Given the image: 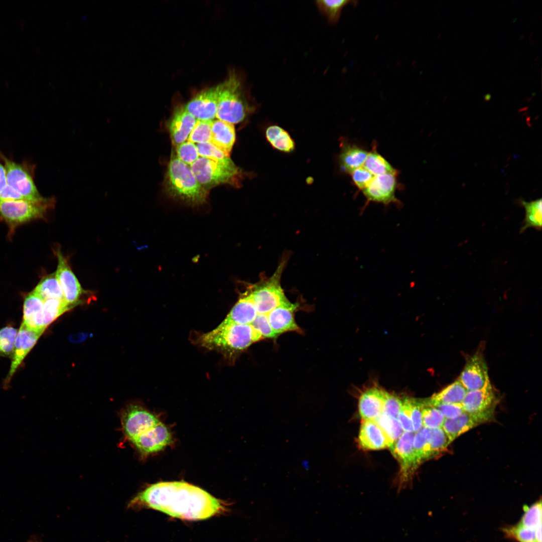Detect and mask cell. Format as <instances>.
Instances as JSON below:
<instances>
[{"mask_svg": "<svg viewBox=\"0 0 542 542\" xmlns=\"http://www.w3.org/2000/svg\"><path fill=\"white\" fill-rule=\"evenodd\" d=\"M87 336L85 333H80L71 335L69 337V340L72 342H80L84 340Z\"/></svg>", "mask_w": 542, "mask_h": 542, "instance_id": "816d5d0a", "label": "cell"}, {"mask_svg": "<svg viewBox=\"0 0 542 542\" xmlns=\"http://www.w3.org/2000/svg\"><path fill=\"white\" fill-rule=\"evenodd\" d=\"M498 397L490 380L481 388L468 391L462 405L469 414L494 413Z\"/></svg>", "mask_w": 542, "mask_h": 542, "instance_id": "e0dca14e", "label": "cell"}, {"mask_svg": "<svg viewBox=\"0 0 542 542\" xmlns=\"http://www.w3.org/2000/svg\"><path fill=\"white\" fill-rule=\"evenodd\" d=\"M8 184L5 167L0 163V192Z\"/></svg>", "mask_w": 542, "mask_h": 542, "instance_id": "f907efd6", "label": "cell"}, {"mask_svg": "<svg viewBox=\"0 0 542 542\" xmlns=\"http://www.w3.org/2000/svg\"><path fill=\"white\" fill-rule=\"evenodd\" d=\"M286 261V258L282 260L270 278L249 286L248 289L257 314H267L275 308L291 303L281 285V275Z\"/></svg>", "mask_w": 542, "mask_h": 542, "instance_id": "8992f818", "label": "cell"}, {"mask_svg": "<svg viewBox=\"0 0 542 542\" xmlns=\"http://www.w3.org/2000/svg\"><path fill=\"white\" fill-rule=\"evenodd\" d=\"M199 157L215 160H224L229 157L211 142L196 144Z\"/></svg>", "mask_w": 542, "mask_h": 542, "instance_id": "7bdbcfd3", "label": "cell"}, {"mask_svg": "<svg viewBox=\"0 0 542 542\" xmlns=\"http://www.w3.org/2000/svg\"><path fill=\"white\" fill-rule=\"evenodd\" d=\"M176 148L177 157L189 166L193 164L199 158L196 145L191 142L186 141Z\"/></svg>", "mask_w": 542, "mask_h": 542, "instance_id": "60d3db41", "label": "cell"}, {"mask_svg": "<svg viewBox=\"0 0 542 542\" xmlns=\"http://www.w3.org/2000/svg\"><path fill=\"white\" fill-rule=\"evenodd\" d=\"M415 432H404L389 448L400 465V482L401 488L420 465L413 448Z\"/></svg>", "mask_w": 542, "mask_h": 542, "instance_id": "9c48e42d", "label": "cell"}, {"mask_svg": "<svg viewBox=\"0 0 542 542\" xmlns=\"http://www.w3.org/2000/svg\"><path fill=\"white\" fill-rule=\"evenodd\" d=\"M257 312L248 289L242 294L224 320L219 324H250Z\"/></svg>", "mask_w": 542, "mask_h": 542, "instance_id": "603a6c76", "label": "cell"}, {"mask_svg": "<svg viewBox=\"0 0 542 542\" xmlns=\"http://www.w3.org/2000/svg\"><path fill=\"white\" fill-rule=\"evenodd\" d=\"M255 109L244 89L240 78L235 73L221 83L216 117L232 124L242 121Z\"/></svg>", "mask_w": 542, "mask_h": 542, "instance_id": "277c9868", "label": "cell"}, {"mask_svg": "<svg viewBox=\"0 0 542 542\" xmlns=\"http://www.w3.org/2000/svg\"><path fill=\"white\" fill-rule=\"evenodd\" d=\"M26 199L18 191L7 184L0 192V200Z\"/></svg>", "mask_w": 542, "mask_h": 542, "instance_id": "681fc988", "label": "cell"}, {"mask_svg": "<svg viewBox=\"0 0 542 542\" xmlns=\"http://www.w3.org/2000/svg\"><path fill=\"white\" fill-rule=\"evenodd\" d=\"M165 188L170 196L189 205L203 204L208 195V191L198 181L190 166L174 154L168 164Z\"/></svg>", "mask_w": 542, "mask_h": 542, "instance_id": "7a4b0ae2", "label": "cell"}, {"mask_svg": "<svg viewBox=\"0 0 542 542\" xmlns=\"http://www.w3.org/2000/svg\"><path fill=\"white\" fill-rule=\"evenodd\" d=\"M18 331L12 326L0 329V356L13 354Z\"/></svg>", "mask_w": 542, "mask_h": 542, "instance_id": "f35d334b", "label": "cell"}, {"mask_svg": "<svg viewBox=\"0 0 542 542\" xmlns=\"http://www.w3.org/2000/svg\"><path fill=\"white\" fill-rule=\"evenodd\" d=\"M458 379L467 391L479 389L485 385L489 379L482 353L477 352L470 357Z\"/></svg>", "mask_w": 542, "mask_h": 542, "instance_id": "ac0fdd59", "label": "cell"}, {"mask_svg": "<svg viewBox=\"0 0 542 542\" xmlns=\"http://www.w3.org/2000/svg\"><path fill=\"white\" fill-rule=\"evenodd\" d=\"M411 419L415 432L419 431L423 426L422 409L423 401H417L410 398Z\"/></svg>", "mask_w": 542, "mask_h": 542, "instance_id": "7dc6e473", "label": "cell"}, {"mask_svg": "<svg viewBox=\"0 0 542 542\" xmlns=\"http://www.w3.org/2000/svg\"><path fill=\"white\" fill-rule=\"evenodd\" d=\"M433 406L436 408L441 412L445 419H450L456 418L464 412L462 403H440Z\"/></svg>", "mask_w": 542, "mask_h": 542, "instance_id": "c3c4849f", "label": "cell"}, {"mask_svg": "<svg viewBox=\"0 0 542 542\" xmlns=\"http://www.w3.org/2000/svg\"><path fill=\"white\" fill-rule=\"evenodd\" d=\"M160 422L155 415L137 404L129 405L121 414L124 437L130 442Z\"/></svg>", "mask_w": 542, "mask_h": 542, "instance_id": "ba28073f", "label": "cell"}, {"mask_svg": "<svg viewBox=\"0 0 542 542\" xmlns=\"http://www.w3.org/2000/svg\"><path fill=\"white\" fill-rule=\"evenodd\" d=\"M73 308L64 299H49L44 300L43 306L44 326L46 328L60 315Z\"/></svg>", "mask_w": 542, "mask_h": 542, "instance_id": "836d02e7", "label": "cell"}, {"mask_svg": "<svg viewBox=\"0 0 542 542\" xmlns=\"http://www.w3.org/2000/svg\"><path fill=\"white\" fill-rule=\"evenodd\" d=\"M403 401L397 396L386 392L384 405V413L397 419Z\"/></svg>", "mask_w": 542, "mask_h": 542, "instance_id": "bcb514c9", "label": "cell"}, {"mask_svg": "<svg viewBox=\"0 0 542 542\" xmlns=\"http://www.w3.org/2000/svg\"><path fill=\"white\" fill-rule=\"evenodd\" d=\"M228 505L200 487L172 481L149 485L129 501L128 507L150 508L182 520H199L225 513Z\"/></svg>", "mask_w": 542, "mask_h": 542, "instance_id": "6da1fadb", "label": "cell"}, {"mask_svg": "<svg viewBox=\"0 0 542 542\" xmlns=\"http://www.w3.org/2000/svg\"><path fill=\"white\" fill-rule=\"evenodd\" d=\"M297 307V305L291 302L275 308L267 314L270 325L277 335L300 330L294 315Z\"/></svg>", "mask_w": 542, "mask_h": 542, "instance_id": "d4e9b609", "label": "cell"}, {"mask_svg": "<svg viewBox=\"0 0 542 542\" xmlns=\"http://www.w3.org/2000/svg\"><path fill=\"white\" fill-rule=\"evenodd\" d=\"M44 300L32 291L26 297L23 305L22 323L35 331L44 332L43 306Z\"/></svg>", "mask_w": 542, "mask_h": 542, "instance_id": "cb8c5ba5", "label": "cell"}, {"mask_svg": "<svg viewBox=\"0 0 542 542\" xmlns=\"http://www.w3.org/2000/svg\"><path fill=\"white\" fill-rule=\"evenodd\" d=\"M397 420L404 432H414L411 419L410 398L403 401Z\"/></svg>", "mask_w": 542, "mask_h": 542, "instance_id": "ee69618b", "label": "cell"}, {"mask_svg": "<svg viewBox=\"0 0 542 542\" xmlns=\"http://www.w3.org/2000/svg\"><path fill=\"white\" fill-rule=\"evenodd\" d=\"M358 443L365 450H381L392 445L383 430L374 420H362Z\"/></svg>", "mask_w": 542, "mask_h": 542, "instance_id": "ffe728a7", "label": "cell"}, {"mask_svg": "<svg viewBox=\"0 0 542 542\" xmlns=\"http://www.w3.org/2000/svg\"><path fill=\"white\" fill-rule=\"evenodd\" d=\"M221 83L196 94L184 106L197 120H213L216 117Z\"/></svg>", "mask_w": 542, "mask_h": 542, "instance_id": "8fae6325", "label": "cell"}, {"mask_svg": "<svg viewBox=\"0 0 542 542\" xmlns=\"http://www.w3.org/2000/svg\"><path fill=\"white\" fill-rule=\"evenodd\" d=\"M351 174L354 184L362 190L368 186L375 177L363 166L356 169Z\"/></svg>", "mask_w": 542, "mask_h": 542, "instance_id": "f6af8a7d", "label": "cell"}, {"mask_svg": "<svg viewBox=\"0 0 542 542\" xmlns=\"http://www.w3.org/2000/svg\"><path fill=\"white\" fill-rule=\"evenodd\" d=\"M485 97L486 99H487L488 98L489 99L490 98V94H488L486 95Z\"/></svg>", "mask_w": 542, "mask_h": 542, "instance_id": "db71d44e", "label": "cell"}, {"mask_svg": "<svg viewBox=\"0 0 542 542\" xmlns=\"http://www.w3.org/2000/svg\"><path fill=\"white\" fill-rule=\"evenodd\" d=\"M467 391V390L457 379L441 391L433 395L428 400L429 403L432 405L440 403H462Z\"/></svg>", "mask_w": 542, "mask_h": 542, "instance_id": "83f0119b", "label": "cell"}, {"mask_svg": "<svg viewBox=\"0 0 542 542\" xmlns=\"http://www.w3.org/2000/svg\"><path fill=\"white\" fill-rule=\"evenodd\" d=\"M397 174L387 173L376 176L362 192L368 202L388 205L398 203L395 196Z\"/></svg>", "mask_w": 542, "mask_h": 542, "instance_id": "2e32d148", "label": "cell"}, {"mask_svg": "<svg viewBox=\"0 0 542 542\" xmlns=\"http://www.w3.org/2000/svg\"><path fill=\"white\" fill-rule=\"evenodd\" d=\"M494 413H491L469 414L464 412L456 418L445 419L442 428L451 443L469 430L490 421Z\"/></svg>", "mask_w": 542, "mask_h": 542, "instance_id": "d6986e66", "label": "cell"}, {"mask_svg": "<svg viewBox=\"0 0 542 542\" xmlns=\"http://www.w3.org/2000/svg\"><path fill=\"white\" fill-rule=\"evenodd\" d=\"M43 332L32 330L22 323L15 341L10 370L4 380L5 387H8L18 368Z\"/></svg>", "mask_w": 542, "mask_h": 542, "instance_id": "5bb4252c", "label": "cell"}, {"mask_svg": "<svg viewBox=\"0 0 542 542\" xmlns=\"http://www.w3.org/2000/svg\"><path fill=\"white\" fill-rule=\"evenodd\" d=\"M172 442L171 433L167 427L161 422L131 443L145 457L164 449Z\"/></svg>", "mask_w": 542, "mask_h": 542, "instance_id": "9a60e30c", "label": "cell"}, {"mask_svg": "<svg viewBox=\"0 0 542 542\" xmlns=\"http://www.w3.org/2000/svg\"><path fill=\"white\" fill-rule=\"evenodd\" d=\"M213 120H197L187 141L194 144L210 142Z\"/></svg>", "mask_w": 542, "mask_h": 542, "instance_id": "74e56055", "label": "cell"}, {"mask_svg": "<svg viewBox=\"0 0 542 542\" xmlns=\"http://www.w3.org/2000/svg\"><path fill=\"white\" fill-rule=\"evenodd\" d=\"M56 255L58 258L56 277L62 288L65 301L73 308L80 303V298L85 291L81 287L61 250L58 249Z\"/></svg>", "mask_w": 542, "mask_h": 542, "instance_id": "4fadbf2b", "label": "cell"}, {"mask_svg": "<svg viewBox=\"0 0 542 542\" xmlns=\"http://www.w3.org/2000/svg\"><path fill=\"white\" fill-rule=\"evenodd\" d=\"M363 167L374 176L387 173L396 174L397 170L376 151L368 153Z\"/></svg>", "mask_w": 542, "mask_h": 542, "instance_id": "1f68e13d", "label": "cell"}, {"mask_svg": "<svg viewBox=\"0 0 542 542\" xmlns=\"http://www.w3.org/2000/svg\"><path fill=\"white\" fill-rule=\"evenodd\" d=\"M386 393V391L375 387L362 393L358 402L362 420H375L383 413Z\"/></svg>", "mask_w": 542, "mask_h": 542, "instance_id": "44dd1931", "label": "cell"}, {"mask_svg": "<svg viewBox=\"0 0 542 542\" xmlns=\"http://www.w3.org/2000/svg\"><path fill=\"white\" fill-rule=\"evenodd\" d=\"M261 335L250 324L218 325L213 330L199 337V344L207 349L232 355L262 340Z\"/></svg>", "mask_w": 542, "mask_h": 542, "instance_id": "3957f363", "label": "cell"}, {"mask_svg": "<svg viewBox=\"0 0 542 542\" xmlns=\"http://www.w3.org/2000/svg\"><path fill=\"white\" fill-rule=\"evenodd\" d=\"M301 464H302V466H303V467H304V468H305V469L306 470H309V468H310V466H309V461H307V460H303V461H302L301 462Z\"/></svg>", "mask_w": 542, "mask_h": 542, "instance_id": "f5cc1de1", "label": "cell"}, {"mask_svg": "<svg viewBox=\"0 0 542 542\" xmlns=\"http://www.w3.org/2000/svg\"><path fill=\"white\" fill-rule=\"evenodd\" d=\"M357 3V1L348 0H320L316 1V5L321 12L327 17L329 22L335 24L338 21L344 7L350 4L356 6Z\"/></svg>", "mask_w": 542, "mask_h": 542, "instance_id": "e575fe53", "label": "cell"}, {"mask_svg": "<svg viewBox=\"0 0 542 542\" xmlns=\"http://www.w3.org/2000/svg\"><path fill=\"white\" fill-rule=\"evenodd\" d=\"M430 447L432 457L442 453L451 443L442 427L431 429Z\"/></svg>", "mask_w": 542, "mask_h": 542, "instance_id": "ab89813d", "label": "cell"}, {"mask_svg": "<svg viewBox=\"0 0 542 542\" xmlns=\"http://www.w3.org/2000/svg\"><path fill=\"white\" fill-rule=\"evenodd\" d=\"M190 168L200 184L207 190L228 184L237 185L241 170L230 157L224 160L199 158Z\"/></svg>", "mask_w": 542, "mask_h": 542, "instance_id": "5b68a950", "label": "cell"}, {"mask_svg": "<svg viewBox=\"0 0 542 542\" xmlns=\"http://www.w3.org/2000/svg\"><path fill=\"white\" fill-rule=\"evenodd\" d=\"M250 325L261 335L263 339L275 338L278 336L270 326L267 314H257Z\"/></svg>", "mask_w": 542, "mask_h": 542, "instance_id": "b9f144b4", "label": "cell"}, {"mask_svg": "<svg viewBox=\"0 0 542 542\" xmlns=\"http://www.w3.org/2000/svg\"><path fill=\"white\" fill-rule=\"evenodd\" d=\"M521 204L525 209V216L520 229V233H523L529 227L540 230L542 225L541 199L540 198L530 202L521 200Z\"/></svg>", "mask_w": 542, "mask_h": 542, "instance_id": "f546056e", "label": "cell"}, {"mask_svg": "<svg viewBox=\"0 0 542 542\" xmlns=\"http://www.w3.org/2000/svg\"><path fill=\"white\" fill-rule=\"evenodd\" d=\"M430 433L431 429L424 427L415 433L413 448L420 464L432 458L429 443Z\"/></svg>", "mask_w": 542, "mask_h": 542, "instance_id": "d6a6232c", "label": "cell"}, {"mask_svg": "<svg viewBox=\"0 0 542 542\" xmlns=\"http://www.w3.org/2000/svg\"><path fill=\"white\" fill-rule=\"evenodd\" d=\"M368 153L356 145L345 146L339 157L342 170L351 174L356 169L363 166Z\"/></svg>", "mask_w": 542, "mask_h": 542, "instance_id": "4316f807", "label": "cell"}, {"mask_svg": "<svg viewBox=\"0 0 542 542\" xmlns=\"http://www.w3.org/2000/svg\"><path fill=\"white\" fill-rule=\"evenodd\" d=\"M265 137L272 146L280 151L290 153L295 149V142L289 133L278 125L268 126L265 130Z\"/></svg>", "mask_w": 542, "mask_h": 542, "instance_id": "f1b7e54d", "label": "cell"}, {"mask_svg": "<svg viewBox=\"0 0 542 542\" xmlns=\"http://www.w3.org/2000/svg\"><path fill=\"white\" fill-rule=\"evenodd\" d=\"M506 537L518 542H541V516L533 512H525L513 525L504 527Z\"/></svg>", "mask_w": 542, "mask_h": 542, "instance_id": "7c38bea8", "label": "cell"}, {"mask_svg": "<svg viewBox=\"0 0 542 542\" xmlns=\"http://www.w3.org/2000/svg\"><path fill=\"white\" fill-rule=\"evenodd\" d=\"M196 121L197 119L184 106L177 108L169 124V131L174 146L187 141Z\"/></svg>", "mask_w": 542, "mask_h": 542, "instance_id": "7402d4cb", "label": "cell"}, {"mask_svg": "<svg viewBox=\"0 0 542 542\" xmlns=\"http://www.w3.org/2000/svg\"><path fill=\"white\" fill-rule=\"evenodd\" d=\"M33 291L44 300L49 299H64L63 293L57 279L56 273L43 277Z\"/></svg>", "mask_w": 542, "mask_h": 542, "instance_id": "4dcf8cb0", "label": "cell"}, {"mask_svg": "<svg viewBox=\"0 0 542 542\" xmlns=\"http://www.w3.org/2000/svg\"><path fill=\"white\" fill-rule=\"evenodd\" d=\"M4 161L8 185L18 191L26 200L41 202L46 198L39 193L32 176L24 167L2 156Z\"/></svg>", "mask_w": 542, "mask_h": 542, "instance_id": "30bf717a", "label": "cell"}, {"mask_svg": "<svg viewBox=\"0 0 542 542\" xmlns=\"http://www.w3.org/2000/svg\"><path fill=\"white\" fill-rule=\"evenodd\" d=\"M422 419L423 427L434 429L442 427L445 418L439 410L426 400L423 401Z\"/></svg>", "mask_w": 542, "mask_h": 542, "instance_id": "8d00e7d4", "label": "cell"}, {"mask_svg": "<svg viewBox=\"0 0 542 542\" xmlns=\"http://www.w3.org/2000/svg\"><path fill=\"white\" fill-rule=\"evenodd\" d=\"M235 138L233 124L217 119L213 120L210 142L229 156Z\"/></svg>", "mask_w": 542, "mask_h": 542, "instance_id": "484cf974", "label": "cell"}, {"mask_svg": "<svg viewBox=\"0 0 542 542\" xmlns=\"http://www.w3.org/2000/svg\"><path fill=\"white\" fill-rule=\"evenodd\" d=\"M374 421L383 430L392 445L404 432L397 419L384 413Z\"/></svg>", "mask_w": 542, "mask_h": 542, "instance_id": "d590c367", "label": "cell"}, {"mask_svg": "<svg viewBox=\"0 0 542 542\" xmlns=\"http://www.w3.org/2000/svg\"><path fill=\"white\" fill-rule=\"evenodd\" d=\"M53 198L41 202L26 199L0 200V215L11 227L44 217L47 211L54 205Z\"/></svg>", "mask_w": 542, "mask_h": 542, "instance_id": "52a82bcc", "label": "cell"}]
</instances>
